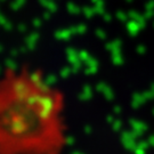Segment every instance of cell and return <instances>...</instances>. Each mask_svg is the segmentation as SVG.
<instances>
[{
    "label": "cell",
    "mask_w": 154,
    "mask_h": 154,
    "mask_svg": "<svg viewBox=\"0 0 154 154\" xmlns=\"http://www.w3.org/2000/svg\"><path fill=\"white\" fill-rule=\"evenodd\" d=\"M70 143L63 89L30 64L0 73V154H64Z\"/></svg>",
    "instance_id": "obj_1"
}]
</instances>
